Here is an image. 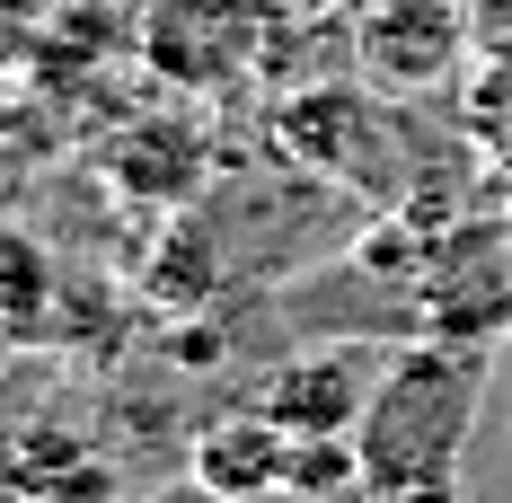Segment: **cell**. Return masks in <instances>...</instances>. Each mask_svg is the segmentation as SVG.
I'll list each match as a JSON object with an SVG mask.
<instances>
[{
	"instance_id": "obj_5",
	"label": "cell",
	"mask_w": 512,
	"mask_h": 503,
	"mask_svg": "<svg viewBox=\"0 0 512 503\" xmlns=\"http://www.w3.org/2000/svg\"><path fill=\"white\" fill-rule=\"evenodd\" d=\"M45 327H53V265L18 230H0V345L45 336Z\"/></svg>"
},
{
	"instance_id": "obj_2",
	"label": "cell",
	"mask_w": 512,
	"mask_h": 503,
	"mask_svg": "<svg viewBox=\"0 0 512 503\" xmlns=\"http://www.w3.org/2000/svg\"><path fill=\"white\" fill-rule=\"evenodd\" d=\"M380 371H389V353H371V345H301L256 380L248 406H265L292 442H354Z\"/></svg>"
},
{
	"instance_id": "obj_1",
	"label": "cell",
	"mask_w": 512,
	"mask_h": 503,
	"mask_svg": "<svg viewBox=\"0 0 512 503\" xmlns=\"http://www.w3.org/2000/svg\"><path fill=\"white\" fill-rule=\"evenodd\" d=\"M477 345L468 336H415L407 353H389L380 389L354 424V459H362V495L389 503L407 486H433V477H460L468 424H477Z\"/></svg>"
},
{
	"instance_id": "obj_6",
	"label": "cell",
	"mask_w": 512,
	"mask_h": 503,
	"mask_svg": "<svg viewBox=\"0 0 512 503\" xmlns=\"http://www.w3.org/2000/svg\"><path fill=\"white\" fill-rule=\"evenodd\" d=\"M389 503H460V477H433V486H407V495H389Z\"/></svg>"
},
{
	"instance_id": "obj_4",
	"label": "cell",
	"mask_w": 512,
	"mask_h": 503,
	"mask_svg": "<svg viewBox=\"0 0 512 503\" xmlns=\"http://www.w3.org/2000/svg\"><path fill=\"white\" fill-rule=\"evenodd\" d=\"M292 433L265 415V406H230V415H212L204 433H195V451H186V468H195V486H204L212 503H265L292 486Z\"/></svg>"
},
{
	"instance_id": "obj_3",
	"label": "cell",
	"mask_w": 512,
	"mask_h": 503,
	"mask_svg": "<svg viewBox=\"0 0 512 503\" xmlns=\"http://www.w3.org/2000/svg\"><path fill=\"white\" fill-rule=\"evenodd\" d=\"M142 53L177 89H230L256 53V0H159Z\"/></svg>"
}]
</instances>
